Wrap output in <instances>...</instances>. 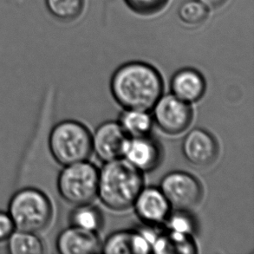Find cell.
<instances>
[{"mask_svg": "<svg viewBox=\"0 0 254 254\" xmlns=\"http://www.w3.org/2000/svg\"><path fill=\"white\" fill-rule=\"evenodd\" d=\"M114 98L125 110L149 111L163 92L158 70L142 62H130L114 73L110 83Z\"/></svg>", "mask_w": 254, "mask_h": 254, "instance_id": "1", "label": "cell"}, {"mask_svg": "<svg viewBox=\"0 0 254 254\" xmlns=\"http://www.w3.org/2000/svg\"><path fill=\"white\" fill-rule=\"evenodd\" d=\"M143 183L142 172L126 159H117L105 162L100 170L97 196L107 207L123 211L133 206Z\"/></svg>", "mask_w": 254, "mask_h": 254, "instance_id": "2", "label": "cell"}, {"mask_svg": "<svg viewBox=\"0 0 254 254\" xmlns=\"http://www.w3.org/2000/svg\"><path fill=\"white\" fill-rule=\"evenodd\" d=\"M8 213L17 230L38 234L52 222L53 206L45 192L37 188L26 187L11 196Z\"/></svg>", "mask_w": 254, "mask_h": 254, "instance_id": "3", "label": "cell"}, {"mask_svg": "<svg viewBox=\"0 0 254 254\" xmlns=\"http://www.w3.org/2000/svg\"><path fill=\"white\" fill-rule=\"evenodd\" d=\"M49 148L56 162L69 165L87 161L92 153V138L89 129L79 122L63 121L51 131Z\"/></svg>", "mask_w": 254, "mask_h": 254, "instance_id": "4", "label": "cell"}, {"mask_svg": "<svg viewBox=\"0 0 254 254\" xmlns=\"http://www.w3.org/2000/svg\"><path fill=\"white\" fill-rule=\"evenodd\" d=\"M98 178V169L86 161L64 166L58 179L59 193L71 205H87L97 196Z\"/></svg>", "mask_w": 254, "mask_h": 254, "instance_id": "5", "label": "cell"}, {"mask_svg": "<svg viewBox=\"0 0 254 254\" xmlns=\"http://www.w3.org/2000/svg\"><path fill=\"white\" fill-rule=\"evenodd\" d=\"M160 189L171 207L176 211H189L201 200L202 186L193 176L186 172L169 173L162 178Z\"/></svg>", "mask_w": 254, "mask_h": 254, "instance_id": "6", "label": "cell"}, {"mask_svg": "<svg viewBox=\"0 0 254 254\" xmlns=\"http://www.w3.org/2000/svg\"><path fill=\"white\" fill-rule=\"evenodd\" d=\"M152 110H154L153 120L167 134H181L192 122L190 103L179 99L173 94L161 96Z\"/></svg>", "mask_w": 254, "mask_h": 254, "instance_id": "7", "label": "cell"}, {"mask_svg": "<svg viewBox=\"0 0 254 254\" xmlns=\"http://www.w3.org/2000/svg\"><path fill=\"white\" fill-rule=\"evenodd\" d=\"M91 138L92 151L104 162L124 158V151L129 140V136L117 122L101 124Z\"/></svg>", "mask_w": 254, "mask_h": 254, "instance_id": "8", "label": "cell"}, {"mask_svg": "<svg viewBox=\"0 0 254 254\" xmlns=\"http://www.w3.org/2000/svg\"><path fill=\"white\" fill-rule=\"evenodd\" d=\"M182 152L192 165L206 167L216 160L219 147L216 140L207 131L194 128L184 138Z\"/></svg>", "mask_w": 254, "mask_h": 254, "instance_id": "9", "label": "cell"}, {"mask_svg": "<svg viewBox=\"0 0 254 254\" xmlns=\"http://www.w3.org/2000/svg\"><path fill=\"white\" fill-rule=\"evenodd\" d=\"M133 205L138 217L149 225L163 223L168 220L171 210L162 190L154 187L141 189Z\"/></svg>", "mask_w": 254, "mask_h": 254, "instance_id": "10", "label": "cell"}, {"mask_svg": "<svg viewBox=\"0 0 254 254\" xmlns=\"http://www.w3.org/2000/svg\"><path fill=\"white\" fill-rule=\"evenodd\" d=\"M124 158L141 172L154 170L162 160V149L149 135L129 137Z\"/></svg>", "mask_w": 254, "mask_h": 254, "instance_id": "11", "label": "cell"}, {"mask_svg": "<svg viewBox=\"0 0 254 254\" xmlns=\"http://www.w3.org/2000/svg\"><path fill=\"white\" fill-rule=\"evenodd\" d=\"M103 243L96 232L79 227L66 228L57 239V249L62 254H94L102 253Z\"/></svg>", "mask_w": 254, "mask_h": 254, "instance_id": "12", "label": "cell"}, {"mask_svg": "<svg viewBox=\"0 0 254 254\" xmlns=\"http://www.w3.org/2000/svg\"><path fill=\"white\" fill-rule=\"evenodd\" d=\"M102 253L146 254L152 253V248L142 231H121L111 234L103 244Z\"/></svg>", "mask_w": 254, "mask_h": 254, "instance_id": "13", "label": "cell"}, {"mask_svg": "<svg viewBox=\"0 0 254 254\" xmlns=\"http://www.w3.org/2000/svg\"><path fill=\"white\" fill-rule=\"evenodd\" d=\"M172 94L186 103H195L206 91V82L200 73L193 69H180L171 79Z\"/></svg>", "mask_w": 254, "mask_h": 254, "instance_id": "14", "label": "cell"}, {"mask_svg": "<svg viewBox=\"0 0 254 254\" xmlns=\"http://www.w3.org/2000/svg\"><path fill=\"white\" fill-rule=\"evenodd\" d=\"M121 126L129 137L148 135L153 126V117L148 111L139 110H125L122 114Z\"/></svg>", "mask_w": 254, "mask_h": 254, "instance_id": "15", "label": "cell"}, {"mask_svg": "<svg viewBox=\"0 0 254 254\" xmlns=\"http://www.w3.org/2000/svg\"><path fill=\"white\" fill-rule=\"evenodd\" d=\"M7 251L10 254H42L45 246L38 234L15 230L7 240Z\"/></svg>", "mask_w": 254, "mask_h": 254, "instance_id": "16", "label": "cell"}, {"mask_svg": "<svg viewBox=\"0 0 254 254\" xmlns=\"http://www.w3.org/2000/svg\"><path fill=\"white\" fill-rule=\"evenodd\" d=\"M45 5L52 17L61 22H71L82 14L83 0H45Z\"/></svg>", "mask_w": 254, "mask_h": 254, "instance_id": "17", "label": "cell"}, {"mask_svg": "<svg viewBox=\"0 0 254 254\" xmlns=\"http://www.w3.org/2000/svg\"><path fill=\"white\" fill-rule=\"evenodd\" d=\"M70 223L73 227L96 232L103 226V215L99 210L89 204L77 206L70 214Z\"/></svg>", "mask_w": 254, "mask_h": 254, "instance_id": "18", "label": "cell"}, {"mask_svg": "<svg viewBox=\"0 0 254 254\" xmlns=\"http://www.w3.org/2000/svg\"><path fill=\"white\" fill-rule=\"evenodd\" d=\"M179 17L185 24L199 25L206 20L208 10L198 0H189L182 3L179 9Z\"/></svg>", "mask_w": 254, "mask_h": 254, "instance_id": "19", "label": "cell"}, {"mask_svg": "<svg viewBox=\"0 0 254 254\" xmlns=\"http://www.w3.org/2000/svg\"><path fill=\"white\" fill-rule=\"evenodd\" d=\"M186 212L187 211H177L175 214H169L168 218L169 230L189 235L193 234L195 230L194 220Z\"/></svg>", "mask_w": 254, "mask_h": 254, "instance_id": "20", "label": "cell"}, {"mask_svg": "<svg viewBox=\"0 0 254 254\" xmlns=\"http://www.w3.org/2000/svg\"><path fill=\"white\" fill-rule=\"evenodd\" d=\"M127 6L130 8L131 10H134V12L149 16L153 14L157 13L161 11L169 0H124Z\"/></svg>", "mask_w": 254, "mask_h": 254, "instance_id": "21", "label": "cell"}, {"mask_svg": "<svg viewBox=\"0 0 254 254\" xmlns=\"http://www.w3.org/2000/svg\"><path fill=\"white\" fill-rule=\"evenodd\" d=\"M15 230V225L10 214L0 210V243L6 241Z\"/></svg>", "mask_w": 254, "mask_h": 254, "instance_id": "22", "label": "cell"}, {"mask_svg": "<svg viewBox=\"0 0 254 254\" xmlns=\"http://www.w3.org/2000/svg\"><path fill=\"white\" fill-rule=\"evenodd\" d=\"M199 2L204 4L207 9H217L222 6L227 0H198Z\"/></svg>", "mask_w": 254, "mask_h": 254, "instance_id": "23", "label": "cell"}]
</instances>
